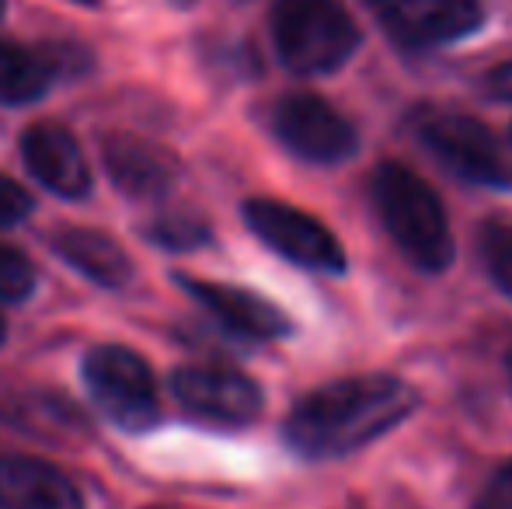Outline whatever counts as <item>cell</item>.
Wrapping results in <instances>:
<instances>
[{"label":"cell","instance_id":"21","mask_svg":"<svg viewBox=\"0 0 512 509\" xmlns=\"http://www.w3.org/2000/svg\"><path fill=\"white\" fill-rule=\"evenodd\" d=\"M488 91L502 102H512V63H502L499 70L488 74Z\"/></svg>","mask_w":512,"mask_h":509},{"label":"cell","instance_id":"22","mask_svg":"<svg viewBox=\"0 0 512 509\" xmlns=\"http://www.w3.org/2000/svg\"><path fill=\"white\" fill-rule=\"evenodd\" d=\"M506 367H509V381H512V342H509V353H506Z\"/></svg>","mask_w":512,"mask_h":509},{"label":"cell","instance_id":"17","mask_svg":"<svg viewBox=\"0 0 512 509\" xmlns=\"http://www.w3.org/2000/svg\"><path fill=\"white\" fill-rule=\"evenodd\" d=\"M35 286V272L28 258L11 245H0V300H25Z\"/></svg>","mask_w":512,"mask_h":509},{"label":"cell","instance_id":"19","mask_svg":"<svg viewBox=\"0 0 512 509\" xmlns=\"http://www.w3.org/2000/svg\"><path fill=\"white\" fill-rule=\"evenodd\" d=\"M28 210H32V199L25 196V189L0 175V224H18Z\"/></svg>","mask_w":512,"mask_h":509},{"label":"cell","instance_id":"13","mask_svg":"<svg viewBox=\"0 0 512 509\" xmlns=\"http://www.w3.org/2000/svg\"><path fill=\"white\" fill-rule=\"evenodd\" d=\"M105 168L122 192L136 199L161 196L175 182V157L143 136H108L105 140Z\"/></svg>","mask_w":512,"mask_h":509},{"label":"cell","instance_id":"12","mask_svg":"<svg viewBox=\"0 0 512 509\" xmlns=\"http://www.w3.org/2000/svg\"><path fill=\"white\" fill-rule=\"evenodd\" d=\"M0 509H84V496L56 464L39 457H0Z\"/></svg>","mask_w":512,"mask_h":509},{"label":"cell","instance_id":"16","mask_svg":"<svg viewBox=\"0 0 512 509\" xmlns=\"http://www.w3.org/2000/svg\"><path fill=\"white\" fill-rule=\"evenodd\" d=\"M478 252L481 262H485L492 283L499 286L506 297H512V224L506 220H488L481 227L478 238Z\"/></svg>","mask_w":512,"mask_h":509},{"label":"cell","instance_id":"18","mask_svg":"<svg viewBox=\"0 0 512 509\" xmlns=\"http://www.w3.org/2000/svg\"><path fill=\"white\" fill-rule=\"evenodd\" d=\"M150 238L161 241L164 248H175V252H182V248H192V245H199V241L206 238V227L199 224V220H192V217H164L161 224L150 231Z\"/></svg>","mask_w":512,"mask_h":509},{"label":"cell","instance_id":"8","mask_svg":"<svg viewBox=\"0 0 512 509\" xmlns=\"http://www.w3.org/2000/svg\"><path fill=\"white\" fill-rule=\"evenodd\" d=\"M398 46L429 49L467 39L485 21L481 0H363Z\"/></svg>","mask_w":512,"mask_h":509},{"label":"cell","instance_id":"14","mask_svg":"<svg viewBox=\"0 0 512 509\" xmlns=\"http://www.w3.org/2000/svg\"><path fill=\"white\" fill-rule=\"evenodd\" d=\"M56 252L67 258L77 272L102 286H122L133 276V262L122 252L119 241H112L102 231H88V227H70L56 238Z\"/></svg>","mask_w":512,"mask_h":509},{"label":"cell","instance_id":"25","mask_svg":"<svg viewBox=\"0 0 512 509\" xmlns=\"http://www.w3.org/2000/svg\"><path fill=\"white\" fill-rule=\"evenodd\" d=\"M0 11H4V0H0Z\"/></svg>","mask_w":512,"mask_h":509},{"label":"cell","instance_id":"2","mask_svg":"<svg viewBox=\"0 0 512 509\" xmlns=\"http://www.w3.org/2000/svg\"><path fill=\"white\" fill-rule=\"evenodd\" d=\"M366 196L387 238L422 272H443L453 262V234L432 185L398 161H384L366 178Z\"/></svg>","mask_w":512,"mask_h":509},{"label":"cell","instance_id":"23","mask_svg":"<svg viewBox=\"0 0 512 509\" xmlns=\"http://www.w3.org/2000/svg\"><path fill=\"white\" fill-rule=\"evenodd\" d=\"M77 4H98V0H77Z\"/></svg>","mask_w":512,"mask_h":509},{"label":"cell","instance_id":"24","mask_svg":"<svg viewBox=\"0 0 512 509\" xmlns=\"http://www.w3.org/2000/svg\"><path fill=\"white\" fill-rule=\"evenodd\" d=\"M0 342H4V321H0Z\"/></svg>","mask_w":512,"mask_h":509},{"label":"cell","instance_id":"15","mask_svg":"<svg viewBox=\"0 0 512 509\" xmlns=\"http://www.w3.org/2000/svg\"><path fill=\"white\" fill-rule=\"evenodd\" d=\"M46 84H49V70L39 56L0 39V102L7 105L35 102L46 91Z\"/></svg>","mask_w":512,"mask_h":509},{"label":"cell","instance_id":"20","mask_svg":"<svg viewBox=\"0 0 512 509\" xmlns=\"http://www.w3.org/2000/svg\"><path fill=\"white\" fill-rule=\"evenodd\" d=\"M478 509H512V464L499 468L488 478L485 492L478 499Z\"/></svg>","mask_w":512,"mask_h":509},{"label":"cell","instance_id":"3","mask_svg":"<svg viewBox=\"0 0 512 509\" xmlns=\"http://www.w3.org/2000/svg\"><path fill=\"white\" fill-rule=\"evenodd\" d=\"M272 39L297 74H331L359 49V25L338 0H276Z\"/></svg>","mask_w":512,"mask_h":509},{"label":"cell","instance_id":"5","mask_svg":"<svg viewBox=\"0 0 512 509\" xmlns=\"http://www.w3.org/2000/svg\"><path fill=\"white\" fill-rule=\"evenodd\" d=\"M84 381L91 398L112 422L147 429L157 419V384L147 360L126 346H98L84 356Z\"/></svg>","mask_w":512,"mask_h":509},{"label":"cell","instance_id":"4","mask_svg":"<svg viewBox=\"0 0 512 509\" xmlns=\"http://www.w3.org/2000/svg\"><path fill=\"white\" fill-rule=\"evenodd\" d=\"M418 140L457 178L485 189H512V161L485 123L457 112H429L418 119Z\"/></svg>","mask_w":512,"mask_h":509},{"label":"cell","instance_id":"11","mask_svg":"<svg viewBox=\"0 0 512 509\" xmlns=\"http://www.w3.org/2000/svg\"><path fill=\"white\" fill-rule=\"evenodd\" d=\"M185 290L234 335L258 339V342L290 335V318H286L276 304H269V300L258 297V293L244 290V286L213 283V279H185Z\"/></svg>","mask_w":512,"mask_h":509},{"label":"cell","instance_id":"9","mask_svg":"<svg viewBox=\"0 0 512 509\" xmlns=\"http://www.w3.org/2000/svg\"><path fill=\"white\" fill-rule=\"evenodd\" d=\"M178 405L220 426H248L262 412V387L227 367H182L171 377Z\"/></svg>","mask_w":512,"mask_h":509},{"label":"cell","instance_id":"1","mask_svg":"<svg viewBox=\"0 0 512 509\" xmlns=\"http://www.w3.org/2000/svg\"><path fill=\"white\" fill-rule=\"evenodd\" d=\"M418 405L415 387L391 374H363L324 384L293 405L286 440L297 454L324 461L370 447L408 419Z\"/></svg>","mask_w":512,"mask_h":509},{"label":"cell","instance_id":"10","mask_svg":"<svg viewBox=\"0 0 512 509\" xmlns=\"http://www.w3.org/2000/svg\"><path fill=\"white\" fill-rule=\"evenodd\" d=\"M21 157L25 168L49 192L63 199H81L91 189V171L77 140L56 123H35L21 136Z\"/></svg>","mask_w":512,"mask_h":509},{"label":"cell","instance_id":"7","mask_svg":"<svg viewBox=\"0 0 512 509\" xmlns=\"http://www.w3.org/2000/svg\"><path fill=\"white\" fill-rule=\"evenodd\" d=\"M279 143L310 164H342L356 154L359 140L349 119L317 95H286L272 109Z\"/></svg>","mask_w":512,"mask_h":509},{"label":"cell","instance_id":"6","mask_svg":"<svg viewBox=\"0 0 512 509\" xmlns=\"http://www.w3.org/2000/svg\"><path fill=\"white\" fill-rule=\"evenodd\" d=\"M244 220L272 252L290 258L293 265L317 272H345V265H349L342 241L321 220L297 210V206L279 203V199H248Z\"/></svg>","mask_w":512,"mask_h":509}]
</instances>
